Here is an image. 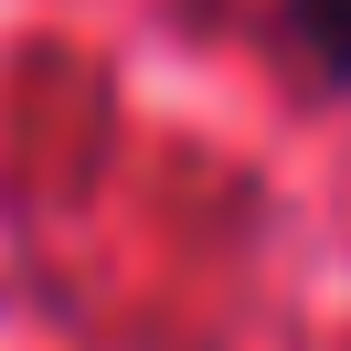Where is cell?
Instances as JSON below:
<instances>
[{
  "label": "cell",
  "mask_w": 351,
  "mask_h": 351,
  "mask_svg": "<svg viewBox=\"0 0 351 351\" xmlns=\"http://www.w3.org/2000/svg\"><path fill=\"white\" fill-rule=\"evenodd\" d=\"M277 43L319 96H351V0H277Z\"/></svg>",
  "instance_id": "cell-1"
}]
</instances>
